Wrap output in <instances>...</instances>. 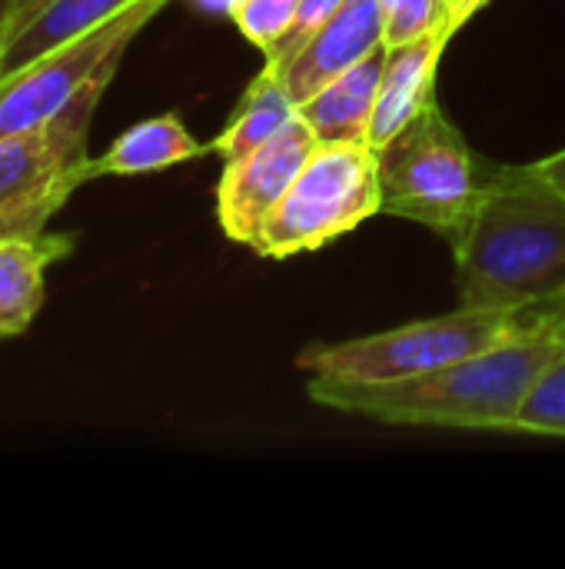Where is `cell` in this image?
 I'll return each instance as SVG.
<instances>
[{"instance_id":"obj_1","label":"cell","mask_w":565,"mask_h":569,"mask_svg":"<svg viewBox=\"0 0 565 569\" xmlns=\"http://www.w3.org/2000/svg\"><path fill=\"white\" fill-rule=\"evenodd\" d=\"M563 353L565 300L543 307L536 320H529L513 337L440 370L383 383L313 377L306 383V397L326 410L390 427L513 433L519 410Z\"/></svg>"},{"instance_id":"obj_2","label":"cell","mask_w":565,"mask_h":569,"mask_svg":"<svg viewBox=\"0 0 565 569\" xmlns=\"http://www.w3.org/2000/svg\"><path fill=\"white\" fill-rule=\"evenodd\" d=\"M460 307L536 310L565 300V190L526 167L486 163L483 193L453 240Z\"/></svg>"},{"instance_id":"obj_3","label":"cell","mask_w":565,"mask_h":569,"mask_svg":"<svg viewBox=\"0 0 565 569\" xmlns=\"http://www.w3.org/2000/svg\"><path fill=\"white\" fill-rule=\"evenodd\" d=\"M376 157L383 213L420 223L453 243L483 193L490 160L470 150L440 100L433 97Z\"/></svg>"},{"instance_id":"obj_4","label":"cell","mask_w":565,"mask_h":569,"mask_svg":"<svg viewBox=\"0 0 565 569\" xmlns=\"http://www.w3.org/2000/svg\"><path fill=\"white\" fill-rule=\"evenodd\" d=\"M123 57H110L50 123L0 137V233L47 230L87 183L90 123Z\"/></svg>"},{"instance_id":"obj_5","label":"cell","mask_w":565,"mask_h":569,"mask_svg":"<svg viewBox=\"0 0 565 569\" xmlns=\"http://www.w3.org/2000/svg\"><path fill=\"white\" fill-rule=\"evenodd\" d=\"M536 310H483L460 307L443 317L413 320L393 330H380L356 340L306 347L296 367L313 377L346 380V383H383L416 373L440 370L463 357H473L536 320Z\"/></svg>"},{"instance_id":"obj_6","label":"cell","mask_w":565,"mask_h":569,"mask_svg":"<svg viewBox=\"0 0 565 569\" xmlns=\"http://www.w3.org/2000/svg\"><path fill=\"white\" fill-rule=\"evenodd\" d=\"M383 213L380 157L370 143H320L270 213L253 253L286 260L323 250Z\"/></svg>"},{"instance_id":"obj_7","label":"cell","mask_w":565,"mask_h":569,"mask_svg":"<svg viewBox=\"0 0 565 569\" xmlns=\"http://www.w3.org/2000/svg\"><path fill=\"white\" fill-rule=\"evenodd\" d=\"M170 0H133L103 27L37 57L33 63L0 77V137L50 123L110 60L130 50L137 33Z\"/></svg>"},{"instance_id":"obj_8","label":"cell","mask_w":565,"mask_h":569,"mask_svg":"<svg viewBox=\"0 0 565 569\" xmlns=\"http://www.w3.org/2000/svg\"><path fill=\"white\" fill-rule=\"evenodd\" d=\"M316 147H320V137L296 110V117L276 137H270L256 150L223 163V173L216 183L220 230L233 243L256 250L270 213L286 197L290 183L306 167V160Z\"/></svg>"},{"instance_id":"obj_9","label":"cell","mask_w":565,"mask_h":569,"mask_svg":"<svg viewBox=\"0 0 565 569\" xmlns=\"http://www.w3.org/2000/svg\"><path fill=\"white\" fill-rule=\"evenodd\" d=\"M383 43V0H343L340 10L296 50V57L276 73L300 107L323 83L370 57Z\"/></svg>"},{"instance_id":"obj_10","label":"cell","mask_w":565,"mask_h":569,"mask_svg":"<svg viewBox=\"0 0 565 569\" xmlns=\"http://www.w3.org/2000/svg\"><path fill=\"white\" fill-rule=\"evenodd\" d=\"M77 247L73 233H0V340L23 337L47 300V273Z\"/></svg>"},{"instance_id":"obj_11","label":"cell","mask_w":565,"mask_h":569,"mask_svg":"<svg viewBox=\"0 0 565 569\" xmlns=\"http://www.w3.org/2000/svg\"><path fill=\"white\" fill-rule=\"evenodd\" d=\"M456 33L436 30L420 40L386 47V63L376 90L370 147L380 150L390 137H396L433 97H436V70Z\"/></svg>"},{"instance_id":"obj_12","label":"cell","mask_w":565,"mask_h":569,"mask_svg":"<svg viewBox=\"0 0 565 569\" xmlns=\"http://www.w3.org/2000/svg\"><path fill=\"white\" fill-rule=\"evenodd\" d=\"M386 63V47H376L370 57L323 83L296 110L313 127L320 143H370V123L376 107V90Z\"/></svg>"},{"instance_id":"obj_13","label":"cell","mask_w":565,"mask_h":569,"mask_svg":"<svg viewBox=\"0 0 565 569\" xmlns=\"http://www.w3.org/2000/svg\"><path fill=\"white\" fill-rule=\"evenodd\" d=\"M133 0H43L27 20L13 23L0 43V77L33 63L37 57L103 27Z\"/></svg>"},{"instance_id":"obj_14","label":"cell","mask_w":565,"mask_h":569,"mask_svg":"<svg viewBox=\"0 0 565 569\" xmlns=\"http://www.w3.org/2000/svg\"><path fill=\"white\" fill-rule=\"evenodd\" d=\"M210 153V143H200L176 113H160L123 130L100 157L87 160V183L100 177H143L167 167L186 163Z\"/></svg>"},{"instance_id":"obj_15","label":"cell","mask_w":565,"mask_h":569,"mask_svg":"<svg viewBox=\"0 0 565 569\" xmlns=\"http://www.w3.org/2000/svg\"><path fill=\"white\" fill-rule=\"evenodd\" d=\"M293 117H296V103L290 100L283 80L263 67L253 77V83L246 87L233 120L226 123V130L210 140V153H220L223 163H230V160L256 150L270 137H276Z\"/></svg>"},{"instance_id":"obj_16","label":"cell","mask_w":565,"mask_h":569,"mask_svg":"<svg viewBox=\"0 0 565 569\" xmlns=\"http://www.w3.org/2000/svg\"><path fill=\"white\" fill-rule=\"evenodd\" d=\"M513 433L565 440V353L549 367V373L539 380V387L519 410Z\"/></svg>"},{"instance_id":"obj_17","label":"cell","mask_w":565,"mask_h":569,"mask_svg":"<svg viewBox=\"0 0 565 569\" xmlns=\"http://www.w3.org/2000/svg\"><path fill=\"white\" fill-rule=\"evenodd\" d=\"M436 30L456 33L450 27L446 0H383V43L386 47H400Z\"/></svg>"},{"instance_id":"obj_18","label":"cell","mask_w":565,"mask_h":569,"mask_svg":"<svg viewBox=\"0 0 565 569\" xmlns=\"http://www.w3.org/2000/svg\"><path fill=\"white\" fill-rule=\"evenodd\" d=\"M300 0H236L230 17L236 30L263 53L293 27Z\"/></svg>"},{"instance_id":"obj_19","label":"cell","mask_w":565,"mask_h":569,"mask_svg":"<svg viewBox=\"0 0 565 569\" xmlns=\"http://www.w3.org/2000/svg\"><path fill=\"white\" fill-rule=\"evenodd\" d=\"M340 3L343 0H300V7H296V20H293V27L266 50V70H273V73H280L293 57H296V50L340 10Z\"/></svg>"},{"instance_id":"obj_20","label":"cell","mask_w":565,"mask_h":569,"mask_svg":"<svg viewBox=\"0 0 565 569\" xmlns=\"http://www.w3.org/2000/svg\"><path fill=\"white\" fill-rule=\"evenodd\" d=\"M529 170H533L536 177H543L546 183L565 190V147L563 150H556V153H549V157H543V160H536V163H529Z\"/></svg>"},{"instance_id":"obj_21","label":"cell","mask_w":565,"mask_h":569,"mask_svg":"<svg viewBox=\"0 0 565 569\" xmlns=\"http://www.w3.org/2000/svg\"><path fill=\"white\" fill-rule=\"evenodd\" d=\"M450 3V27L453 30H460L476 10H473V0H446Z\"/></svg>"},{"instance_id":"obj_22","label":"cell","mask_w":565,"mask_h":569,"mask_svg":"<svg viewBox=\"0 0 565 569\" xmlns=\"http://www.w3.org/2000/svg\"><path fill=\"white\" fill-rule=\"evenodd\" d=\"M40 3H43V0H10V27L20 23V20H27Z\"/></svg>"},{"instance_id":"obj_23","label":"cell","mask_w":565,"mask_h":569,"mask_svg":"<svg viewBox=\"0 0 565 569\" xmlns=\"http://www.w3.org/2000/svg\"><path fill=\"white\" fill-rule=\"evenodd\" d=\"M203 13H226L230 17V10H233V3L236 0H193Z\"/></svg>"},{"instance_id":"obj_24","label":"cell","mask_w":565,"mask_h":569,"mask_svg":"<svg viewBox=\"0 0 565 569\" xmlns=\"http://www.w3.org/2000/svg\"><path fill=\"white\" fill-rule=\"evenodd\" d=\"M10 30V0H0V43Z\"/></svg>"},{"instance_id":"obj_25","label":"cell","mask_w":565,"mask_h":569,"mask_svg":"<svg viewBox=\"0 0 565 569\" xmlns=\"http://www.w3.org/2000/svg\"><path fill=\"white\" fill-rule=\"evenodd\" d=\"M486 3H490V0H473V10H483Z\"/></svg>"}]
</instances>
